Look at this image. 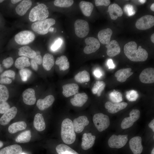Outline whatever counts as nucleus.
I'll list each match as a JSON object with an SVG mask.
<instances>
[{
    "instance_id": "f257e3e1",
    "label": "nucleus",
    "mask_w": 154,
    "mask_h": 154,
    "mask_svg": "<svg viewBox=\"0 0 154 154\" xmlns=\"http://www.w3.org/2000/svg\"><path fill=\"white\" fill-rule=\"evenodd\" d=\"M124 51L127 58L133 62L144 61L148 57L147 51L141 46L137 49V44L134 41L129 42L125 45Z\"/></svg>"
},
{
    "instance_id": "f03ea898",
    "label": "nucleus",
    "mask_w": 154,
    "mask_h": 154,
    "mask_svg": "<svg viewBox=\"0 0 154 154\" xmlns=\"http://www.w3.org/2000/svg\"><path fill=\"white\" fill-rule=\"evenodd\" d=\"M61 136L64 142L67 144L73 143L76 139L73 122L69 118L62 121L61 127Z\"/></svg>"
},
{
    "instance_id": "7ed1b4c3",
    "label": "nucleus",
    "mask_w": 154,
    "mask_h": 154,
    "mask_svg": "<svg viewBox=\"0 0 154 154\" xmlns=\"http://www.w3.org/2000/svg\"><path fill=\"white\" fill-rule=\"evenodd\" d=\"M49 12L46 6L43 3L39 4L33 8L29 15V19L32 22L46 19Z\"/></svg>"
},
{
    "instance_id": "20e7f679",
    "label": "nucleus",
    "mask_w": 154,
    "mask_h": 154,
    "mask_svg": "<svg viewBox=\"0 0 154 154\" xmlns=\"http://www.w3.org/2000/svg\"><path fill=\"white\" fill-rule=\"evenodd\" d=\"M55 20L48 18L34 22L31 25L32 30L37 33L44 35L48 33L51 26L54 25Z\"/></svg>"
},
{
    "instance_id": "39448f33",
    "label": "nucleus",
    "mask_w": 154,
    "mask_h": 154,
    "mask_svg": "<svg viewBox=\"0 0 154 154\" xmlns=\"http://www.w3.org/2000/svg\"><path fill=\"white\" fill-rule=\"evenodd\" d=\"M93 120L96 127L100 132L105 130L110 125L109 117L102 113L95 114L93 117Z\"/></svg>"
},
{
    "instance_id": "423d86ee",
    "label": "nucleus",
    "mask_w": 154,
    "mask_h": 154,
    "mask_svg": "<svg viewBox=\"0 0 154 154\" xmlns=\"http://www.w3.org/2000/svg\"><path fill=\"white\" fill-rule=\"evenodd\" d=\"M35 36L31 31L25 30L21 31L15 36V40L18 44L23 45L29 44L35 39Z\"/></svg>"
},
{
    "instance_id": "0eeeda50",
    "label": "nucleus",
    "mask_w": 154,
    "mask_h": 154,
    "mask_svg": "<svg viewBox=\"0 0 154 154\" xmlns=\"http://www.w3.org/2000/svg\"><path fill=\"white\" fill-rule=\"evenodd\" d=\"M74 26L75 34L78 37L84 38L88 34L90 30L89 24L85 20L81 19L76 20Z\"/></svg>"
},
{
    "instance_id": "6e6552de",
    "label": "nucleus",
    "mask_w": 154,
    "mask_h": 154,
    "mask_svg": "<svg viewBox=\"0 0 154 154\" xmlns=\"http://www.w3.org/2000/svg\"><path fill=\"white\" fill-rule=\"evenodd\" d=\"M128 141V135H113L109 139L108 143L111 148H120L124 146Z\"/></svg>"
},
{
    "instance_id": "1a4fd4ad",
    "label": "nucleus",
    "mask_w": 154,
    "mask_h": 154,
    "mask_svg": "<svg viewBox=\"0 0 154 154\" xmlns=\"http://www.w3.org/2000/svg\"><path fill=\"white\" fill-rule=\"evenodd\" d=\"M135 25L137 29L140 30L150 28L154 25V17L151 15H144L137 20Z\"/></svg>"
},
{
    "instance_id": "9d476101",
    "label": "nucleus",
    "mask_w": 154,
    "mask_h": 154,
    "mask_svg": "<svg viewBox=\"0 0 154 154\" xmlns=\"http://www.w3.org/2000/svg\"><path fill=\"white\" fill-rule=\"evenodd\" d=\"M140 112L137 109H133L129 113V117L124 118L122 120L121 127L122 129H125L130 127L139 118Z\"/></svg>"
},
{
    "instance_id": "9b49d317",
    "label": "nucleus",
    "mask_w": 154,
    "mask_h": 154,
    "mask_svg": "<svg viewBox=\"0 0 154 154\" xmlns=\"http://www.w3.org/2000/svg\"><path fill=\"white\" fill-rule=\"evenodd\" d=\"M86 46L84 49V52L86 54H89L95 52L100 47L99 40L94 37H90L85 40Z\"/></svg>"
},
{
    "instance_id": "f8f14e48",
    "label": "nucleus",
    "mask_w": 154,
    "mask_h": 154,
    "mask_svg": "<svg viewBox=\"0 0 154 154\" xmlns=\"http://www.w3.org/2000/svg\"><path fill=\"white\" fill-rule=\"evenodd\" d=\"M140 81L145 84L153 83L154 82V69L148 68L143 70L139 75Z\"/></svg>"
},
{
    "instance_id": "ddd939ff",
    "label": "nucleus",
    "mask_w": 154,
    "mask_h": 154,
    "mask_svg": "<svg viewBox=\"0 0 154 154\" xmlns=\"http://www.w3.org/2000/svg\"><path fill=\"white\" fill-rule=\"evenodd\" d=\"M89 122L87 117L85 116H80L74 119L73 123L75 131L77 133L81 132Z\"/></svg>"
},
{
    "instance_id": "4468645a",
    "label": "nucleus",
    "mask_w": 154,
    "mask_h": 154,
    "mask_svg": "<svg viewBox=\"0 0 154 154\" xmlns=\"http://www.w3.org/2000/svg\"><path fill=\"white\" fill-rule=\"evenodd\" d=\"M141 141V138L139 136L134 137L130 140L129 147L133 154H141L142 152Z\"/></svg>"
},
{
    "instance_id": "2eb2a0df",
    "label": "nucleus",
    "mask_w": 154,
    "mask_h": 154,
    "mask_svg": "<svg viewBox=\"0 0 154 154\" xmlns=\"http://www.w3.org/2000/svg\"><path fill=\"white\" fill-rule=\"evenodd\" d=\"M127 105V104L125 102L113 104L110 102L108 101L105 104V107L109 113L114 114L126 108Z\"/></svg>"
},
{
    "instance_id": "dca6fc26",
    "label": "nucleus",
    "mask_w": 154,
    "mask_h": 154,
    "mask_svg": "<svg viewBox=\"0 0 154 154\" xmlns=\"http://www.w3.org/2000/svg\"><path fill=\"white\" fill-rule=\"evenodd\" d=\"M17 112V108L13 107L4 113L0 119V124L5 125L9 123L11 120L16 116Z\"/></svg>"
},
{
    "instance_id": "f3484780",
    "label": "nucleus",
    "mask_w": 154,
    "mask_h": 154,
    "mask_svg": "<svg viewBox=\"0 0 154 154\" xmlns=\"http://www.w3.org/2000/svg\"><path fill=\"white\" fill-rule=\"evenodd\" d=\"M107 48V55L113 57L119 54L121 51L120 47L118 43L115 40H112L106 46Z\"/></svg>"
},
{
    "instance_id": "a211bd4d",
    "label": "nucleus",
    "mask_w": 154,
    "mask_h": 154,
    "mask_svg": "<svg viewBox=\"0 0 154 154\" xmlns=\"http://www.w3.org/2000/svg\"><path fill=\"white\" fill-rule=\"evenodd\" d=\"M96 136L91 133H84L82 138V148L84 150H87L91 148L95 143Z\"/></svg>"
},
{
    "instance_id": "6ab92c4d",
    "label": "nucleus",
    "mask_w": 154,
    "mask_h": 154,
    "mask_svg": "<svg viewBox=\"0 0 154 154\" xmlns=\"http://www.w3.org/2000/svg\"><path fill=\"white\" fill-rule=\"evenodd\" d=\"M22 96L24 102L27 105L34 104L36 101L35 90L31 88H29L23 92Z\"/></svg>"
},
{
    "instance_id": "aec40b11",
    "label": "nucleus",
    "mask_w": 154,
    "mask_h": 154,
    "mask_svg": "<svg viewBox=\"0 0 154 154\" xmlns=\"http://www.w3.org/2000/svg\"><path fill=\"white\" fill-rule=\"evenodd\" d=\"M88 99V96L85 93H78L74 95V97L70 99V102L74 106L81 107Z\"/></svg>"
},
{
    "instance_id": "412c9836",
    "label": "nucleus",
    "mask_w": 154,
    "mask_h": 154,
    "mask_svg": "<svg viewBox=\"0 0 154 154\" xmlns=\"http://www.w3.org/2000/svg\"><path fill=\"white\" fill-rule=\"evenodd\" d=\"M62 94L66 97H68L75 95L78 92L79 86L76 84H66L62 86Z\"/></svg>"
},
{
    "instance_id": "4be33fe9",
    "label": "nucleus",
    "mask_w": 154,
    "mask_h": 154,
    "mask_svg": "<svg viewBox=\"0 0 154 154\" xmlns=\"http://www.w3.org/2000/svg\"><path fill=\"white\" fill-rule=\"evenodd\" d=\"M54 101V98L52 95H49L43 99H39L37 103V106L41 110H43L50 107Z\"/></svg>"
},
{
    "instance_id": "5701e85b",
    "label": "nucleus",
    "mask_w": 154,
    "mask_h": 154,
    "mask_svg": "<svg viewBox=\"0 0 154 154\" xmlns=\"http://www.w3.org/2000/svg\"><path fill=\"white\" fill-rule=\"evenodd\" d=\"M131 69L130 68L121 69L117 70L115 74V76L117 80L120 82L126 81L127 79L132 75L133 72H131Z\"/></svg>"
},
{
    "instance_id": "b1692460",
    "label": "nucleus",
    "mask_w": 154,
    "mask_h": 154,
    "mask_svg": "<svg viewBox=\"0 0 154 154\" xmlns=\"http://www.w3.org/2000/svg\"><path fill=\"white\" fill-rule=\"evenodd\" d=\"M112 31L108 28L100 31L98 34V37L100 42L103 44H107L110 42Z\"/></svg>"
},
{
    "instance_id": "393cba45",
    "label": "nucleus",
    "mask_w": 154,
    "mask_h": 154,
    "mask_svg": "<svg viewBox=\"0 0 154 154\" xmlns=\"http://www.w3.org/2000/svg\"><path fill=\"white\" fill-rule=\"evenodd\" d=\"M108 11L109 13L111 18L113 20L117 19L118 17H121L123 14V11L121 7L116 3L110 5Z\"/></svg>"
},
{
    "instance_id": "a878e982",
    "label": "nucleus",
    "mask_w": 154,
    "mask_h": 154,
    "mask_svg": "<svg viewBox=\"0 0 154 154\" xmlns=\"http://www.w3.org/2000/svg\"><path fill=\"white\" fill-rule=\"evenodd\" d=\"M32 5V2L31 0H23L16 7V12L20 16L24 15L31 7Z\"/></svg>"
},
{
    "instance_id": "bb28decb",
    "label": "nucleus",
    "mask_w": 154,
    "mask_h": 154,
    "mask_svg": "<svg viewBox=\"0 0 154 154\" xmlns=\"http://www.w3.org/2000/svg\"><path fill=\"white\" fill-rule=\"evenodd\" d=\"M22 149L21 147L14 144L5 147L0 150V154H21Z\"/></svg>"
},
{
    "instance_id": "cd10ccee",
    "label": "nucleus",
    "mask_w": 154,
    "mask_h": 154,
    "mask_svg": "<svg viewBox=\"0 0 154 154\" xmlns=\"http://www.w3.org/2000/svg\"><path fill=\"white\" fill-rule=\"evenodd\" d=\"M34 127L38 131H42L45 129L46 125L43 116L40 113L35 116L33 122Z\"/></svg>"
},
{
    "instance_id": "c85d7f7f",
    "label": "nucleus",
    "mask_w": 154,
    "mask_h": 154,
    "mask_svg": "<svg viewBox=\"0 0 154 154\" xmlns=\"http://www.w3.org/2000/svg\"><path fill=\"white\" fill-rule=\"evenodd\" d=\"M79 7L83 14L86 16H90L94 9L92 3L89 2L82 1L79 3Z\"/></svg>"
},
{
    "instance_id": "c756f323",
    "label": "nucleus",
    "mask_w": 154,
    "mask_h": 154,
    "mask_svg": "<svg viewBox=\"0 0 154 154\" xmlns=\"http://www.w3.org/2000/svg\"><path fill=\"white\" fill-rule=\"evenodd\" d=\"M42 66L47 71L50 70L54 63V60L53 55L49 53L46 54L42 59Z\"/></svg>"
},
{
    "instance_id": "7c9ffc66",
    "label": "nucleus",
    "mask_w": 154,
    "mask_h": 154,
    "mask_svg": "<svg viewBox=\"0 0 154 154\" xmlns=\"http://www.w3.org/2000/svg\"><path fill=\"white\" fill-rule=\"evenodd\" d=\"M19 56H23L31 58H33L36 56L37 53L29 46H25L19 48Z\"/></svg>"
},
{
    "instance_id": "2f4dec72",
    "label": "nucleus",
    "mask_w": 154,
    "mask_h": 154,
    "mask_svg": "<svg viewBox=\"0 0 154 154\" xmlns=\"http://www.w3.org/2000/svg\"><path fill=\"white\" fill-rule=\"evenodd\" d=\"M26 127L27 124L25 121H18L11 125L8 127V131L11 133H15L19 131L25 129Z\"/></svg>"
},
{
    "instance_id": "473e14b6",
    "label": "nucleus",
    "mask_w": 154,
    "mask_h": 154,
    "mask_svg": "<svg viewBox=\"0 0 154 154\" xmlns=\"http://www.w3.org/2000/svg\"><path fill=\"white\" fill-rule=\"evenodd\" d=\"M55 64L59 66L60 70H65L68 69L70 66V64L67 57L62 55L58 57L55 62Z\"/></svg>"
},
{
    "instance_id": "72a5a7b5",
    "label": "nucleus",
    "mask_w": 154,
    "mask_h": 154,
    "mask_svg": "<svg viewBox=\"0 0 154 154\" xmlns=\"http://www.w3.org/2000/svg\"><path fill=\"white\" fill-rule=\"evenodd\" d=\"M56 149L58 154H79L69 147L62 144L58 145Z\"/></svg>"
},
{
    "instance_id": "f704fd0d",
    "label": "nucleus",
    "mask_w": 154,
    "mask_h": 154,
    "mask_svg": "<svg viewBox=\"0 0 154 154\" xmlns=\"http://www.w3.org/2000/svg\"><path fill=\"white\" fill-rule=\"evenodd\" d=\"M15 65L16 68L21 70L25 67L29 66L31 63L28 57L22 56L17 59Z\"/></svg>"
},
{
    "instance_id": "c9c22d12",
    "label": "nucleus",
    "mask_w": 154,
    "mask_h": 154,
    "mask_svg": "<svg viewBox=\"0 0 154 154\" xmlns=\"http://www.w3.org/2000/svg\"><path fill=\"white\" fill-rule=\"evenodd\" d=\"M74 79L77 82L83 83L88 82L90 80V75L87 71L84 70L80 72L74 76Z\"/></svg>"
},
{
    "instance_id": "e433bc0d",
    "label": "nucleus",
    "mask_w": 154,
    "mask_h": 154,
    "mask_svg": "<svg viewBox=\"0 0 154 154\" xmlns=\"http://www.w3.org/2000/svg\"><path fill=\"white\" fill-rule=\"evenodd\" d=\"M31 137L30 130H27L21 133L16 138V142L20 143H27L30 141Z\"/></svg>"
},
{
    "instance_id": "4c0bfd02",
    "label": "nucleus",
    "mask_w": 154,
    "mask_h": 154,
    "mask_svg": "<svg viewBox=\"0 0 154 154\" xmlns=\"http://www.w3.org/2000/svg\"><path fill=\"white\" fill-rule=\"evenodd\" d=\"M105 86V83L104 81H96L92 90V93L94 94H97L98 96H100L104 90Z\"/></svg>"
},
{
    "instance_id": "58836bf2",
    "label": "nucleus",
    "mask_w": 154,
    "mask_h": 154,
    "mask_svg": "<svg viewBox=\"0 0 154 154\" xmlns=\"http://www.w3.org/2000/svg\"><path fill=\"white\" fill-rule=\"evenodd\" d=\"M9 97V92L7 87L0 84V100L6 101Z\"/></svg>"
},
{
    "instance_id": "ea45409f",
    "label": "nucleus",
    "mask_w": 154,
    "mask_h": 154,
    "mask_svg": "<svg viewBox=\"0 0 154 154\" xmlns=\"http://www.w3.org/2000/svg\"><path fill=\"white\" fill-rule=\"evenodd\" d=\"M74 1L72 0H56L54 1V5L60 7H68L73 4Z\"/></svg>"
},
{
    "instance_id": "a19ab883",
    "label": "nucleus",
    "mask_w": 154,
    "mask_h": 154,
    "mask_svg": "<svg viewBox=\"0 0 154 154\" xmlns=\"http://www.w3.org/2000/svg\"><path fill=\"white\" fill-rule=\"evenodd\" d=\"M110 98L113 102L118 103L121 101L122 100V95L121 93L114 90L113 91L110 93L109 95Z\"/></svg>"
},
{
    "instance_id": "79ce46f5",
    "label": "nucleus",
    "mask_w": 154,
    "mask_h": 154,
    "mask_svg": "<svg viewBox=\"0 0 154 154\" xmlns=\"http://www.w3.org/2000/svg\"><path fill=\"white\" fill-rule=\"evenodd\" d=\"M19 74L22 80L25 82L30 77L32 72L29 69L24 68L20 70Z\"/></svg>"
},
{
    "instance_id": "37998d69",
    "label": "nucleus",
    "mask_w": 154,
    "mask_h": 154,
    "mask_svg": "<svg viewBox=\"0 0 154 154\" xmlns=\"http://www.w3.org/2000/svg\"><path fill=\"white\" fill-rule=\"evenodd\" d=\"M126 97L129 101H134L137 99L138 94L135 90H132L126 92Z\"/></svg>"
},
{
    "instance_id": "c03bdc74",
    "label": "nucleus",
    "mask_w": 154,
    "mask_h": 154,
    "mask_svg": "<svg viewBox=\"0 0 154 154\" xmlns=\"http://www.w3.org/2000/svg\"><path fill=\"white\" fill-rule=\"evenodd\" d=\"M10 108V106L6 101L0 100V114H4Z\"/></svg>"
},
{
    "instance_id": "a18cd8bd",
    "label": "nucleus",
    "mask_w": 154,
    "mask_h": 154,
    "mask_svg": "<svg viewBox=\"0 0 154 154\" xmlns=\"http://www.w3.org/2000/svg\"><path fill=\"white\" fill-rule=\"evenodd\" d=\"M13 63V58L11 57H9L3 60L2 64L3 67L6 68H8L12 65Z\"/></svg>"
},
{
    "instance_id": "49530a36",
    "label": "nucleus",
    "mask_w": 154,
    "mask_h": 154,
    "mask_svg": "<svg viewBox=\"0 0 154 154\" xmlns=\"http://www.w3.org/2000/svg\"><path fill=\"white\" fill-rule=\"evenodd\" d=\"M124 11L129 16L134 15L135 14V12L133 6L130 4H127L125 5L124 7Z\"/></svg>"
},
{
    "instance_id": "de8ad7c7",
    "label": "nucleus",
    "mask_w": 154,
    "mask_h": 154,
    "mask_svg": "<svg viewBox=\"0 0 154 154\" xmlns=\"http://www.w3.org/2000/svg\"><path fill=\"white\" fill-rule=\"evenodd\" d=\"M15 73L11 70H6L0 74V78L3 77L13 78L15 76Z\"/></svg>"
},
{
    "instance_id": "09e8293b",
    "label": "nucleus",
    "mask_w": 154,
    "mask_h": 154,
    "mask_svg": "<svg viewBox=\"0 0 154 154\" xmlns=\"http://www.w3.org/2000/svg\"><path fill=\"white\" fill-rule=\"evenodd\" d=\"M110 1L109 0H96L95 4L96 6L104 5L108 6L109 5Z\"/></svg>"
},
{
    "instance_id": "8fccbe9b",
    "label": "nucleus",
    "mask_w": 154,
    "mask_h": 154,
    "mask_svg": "<svg viewBox=\"0 0 154 154\" xmlns=\"http://www.w3.org/2000/svg\"><path fill=\"white\" fill-rule=\"evenodd\" d=\"M62 42V41L60 38H58L56 40L51 47V49L53 51H55L58 49L60 46Z\"/></svg>"
},
{
    "instance_id": "3c124183",
    "label": "nucleus",
    "mask_w": 154,
    "mask_h": 154,
    "mask_svg": "<svg viewBox=\"0 0 154 154\" xmlns=\"http://www.w3.org/2000/svg\"><path fill=\"white\" fill-rule=\"evenodd\" d=\"M12 82V80L9 78L3 77L0 78V84H10Z\"/></svg>"
},
{
    "instance_id": "603ef678",
    "label": "nucleus",
    "mask_w": 154,
    "mask_h": 154,
    "mask_svg": "<svg viewBox=\"0 0 154 154\" xmlns=\"http://www.w3.org/2000/svg\"><path fill=\"white\" fill-rule=\"evenodd\" d=\"M36 62L38 64H41L42 61V56L40 54L36 55L35 58H33Z\"/></svg>"
},
{
    "instance_id": "864d4df0",
    "label": "nucleus",
    "mask_w": 154,
    "mask_h": 154,
    "mask_svg": "<svg viewBox=\"0 0 154 154\" xmlns=\"http://www.w3.org/2000/svg\"><path fill=\"white\" fill-rule=\"evenodd\" d=\"M31 64L32 67L34 70L37 71L38 69V66L33 58H32L31 61Z\"/></svg>"
},
{
    "instance_id": "5fc2aeb1",
    "label": "nucleus",
    "mask_w": 154,
    "mask_h": 154,
    "mask_svg": "<svg viewBox=\"0 0 154 154\" xmlns=\"http://www.w3.org/2000/svg\"><path fill=\"white\" fill-rule=\"evenodd\" d=\"M107 64L109 69H114L115 67V65L111 59H109L108 60Z\"/></svg>"
},
{
    "instance_id": "6e6d98bb",
    "label": "nucleus",
    "mask_w": 154,
    "mask_h": 154,
    "mask_svg": "<svg viewBox=\"0 0 154 154\" xmlns=\"http://www.w3.org/2000/svg\"><path fill=\"white\" fill-rule=\"evenodd\" d=\"M94 75L97 77H100L102 76V73L99 70H96L94 72Z\"/></svg>"
},
{
    "instance_id": "4d7b16f0",
    "label": "nucleus",
    "mask_w": 154,
    "mask_h": 154,
    "mask_svg": "<svg viewBox=\"0 0 154 154\" xmlns=\"http://www.w3.org/2000/svg\"><path fill=\"white\" fill-rule=\"evenodd\" d=\"M148 126L150 128H151L153 131L154 132V119H153L150 122Z\"/></svg>"
},
{
    "instance_id": "13d9d810",
    "label": "nucleus",
    "mask_w": 154,
    "mask_h": 154,
    "mask_svg": "<svg viewBox=\"0 0 154 154\" xmlns=\"http://www.w3.org/2000/svg\"><path fill=\"white\" fill-rule=\"evenodd\" d=\"M21 1L20 0H11V2L13 4H16L20 1Z\"/></svg>"
},
{
    "instance_id": "bf43d9fd",
    "label": "nucleus",
    "mask_w": 154,
    "mask_h": 154,
    "mask_svg": "<svg viewBox=\"0 0 154 154\" xmlns=\"http://www.w3.org/2000/svg\"><path fill=\"white\" fill-rule=\"evenodd\" d=\"M151 39L152 42L154 43V33H153L151 35Z\"/></svg>"
},
{
    "instance_id": "052dcab7",
    "label": "nucleus",
    "mask_w": 154,
    "mask_h": 154,
    "mask_svg": "<svg viewBox=\"0 0 154 154\" xmlns=\"http://www.w3.org/2000/svg\"><path fill=\"white\" fill-rule=\"evenodd\" d=\"M3 68L1 64L0 63V74H1L3 72Z\"/></svg>"
},
{
    "instance_id": "680f3d73",
    "label": "nucleus",
    "mask_w": 154,
    "mask_h": 154,
    "mask_svg": "<svg viewBox=\"0 0 154 154\" xmlns=\"http://www.w3.org/2000/svg\"><path fill=\"white\" fill-rule=\"evenodd\" d=\"M150 9L152 11H154V3H153L151 5L150 7Z\"/></svg>"
},
{
    "instance_id": "e2e57ef3",
    "label": "nucleus",
    "mask_w": 154,
    "mask_h": 154,
    "mask_svg": "<svg viewBox=\"0 0 154 154\" xmlns=\"http://www.w3.org/2000/svg\"><path fill=\"white\" fill-rule=\"evenodd\" d=\"M139 1L140 2V3H142V4H143V3H144L146 1V0H139Z\"/></svg>"
},
{
    "instance_id": "0e129e2a",
    "label": "nucleus",
    "mask_w": 154,
    "mask_h": 154,
    "mask_svg": "<svg viewBox=\"0 0 154 154\" xmlns=\"http://www.w3.org/2000/svg\"><path fill=\"white\" fill-rule=\"evenodd\" d=\"M3 142L1 141H0V148L3 146Z\"/></svg>"
},
{
    "instance_id": "69168bd1",
    "label": "nucleus",
    "mask_w": 154,
    "mask_h": 154,
    "mask_svg": "<svg viewBox=\"0 0 154 154\" xmlns=\"http://www.w3.org/2000/svg\"><path fill=\"white\" fill-rule=\"evenodd\" d=\"M151 154H154V148H153L152 150Z\"/></svg>"
},
{
    "instance_id": "338daca9",
    "label": "nucleus",
    "mask_w": 154,
    "mask_h": 154,
    "mask_svg": "<svg viewBox=\"0 0 154 154\" xmlns=\"http://www.w3.org/2000/svg\"><path fill=\"white\" fill-rule=\"evenodd\" d=\"M4 1L3 0H0V3H2Z\"/></svg>"
},
{
    "instance_id": "774afa93",
    "label": "nucleus",
    "mask_w": 154,
    "mask_h": 154,
    "mask_svg": "<svg viewBox=\"0 0 154 154\" xmlns=\"http://www.w3.org/2000/svg\"><path fill=\"white\" fill-rule=\"evenodd\" d=\"M21 154H25V153H21Z\"/></svg>"
}]
</instances>
